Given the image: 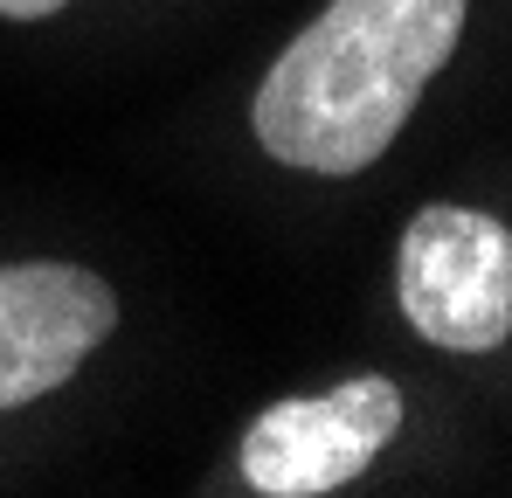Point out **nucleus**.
<instances>
[{
    "label": "nucleus",
    "mask_w": 512,
    "mask_h": 498,
    "mask_svg": "<svg viewBox=\"0 0 512 498\" xmlns=\"http://www.w3.org/2000/svg\"><path fill=\"white\" fill-rule=\"evenodd\" d=\"M56 7H70V0H0V14H7V21H49Z\"/></svg>",
    "instance_id": "nucleus-5"
},
{
    "label": "nucleus",
    "mask_w": 512,
    "mask_h": 498,
    "mask_svg": "<svg viewBox=\"0 0 512 498\" xmlns=\"http://www.w3.org/2000/svg\"><path fill=\"white\" fill-rule=\"evenodd\" d=\"M402 319L443 353H499L512 339V229L485 208L429 201L395 249Z\"/></svg>",
    "instance_id": "nucleus-2"
},
{
    "label": "nucleus",
    "mask_w": 512,
    "mask_h": 498,
    "mask_svg": "<svg viewBox=\"0 0 512 498\" xmlns=\"http://www.w3.org/2000/svg\"><path fill=\"white\" fill-rule=\"evenodd\" d=\"M118 326V291L84 263H0V415L56 395Z\"/></svg>",
    "instance_id": "nucleus-4"
},
{
    "label": "nucleus",
    "mask_w": 512,
    "mask_h": 498,
    "mask_svg": "<svg viewBox=\"0 0 512 498\" xmlns=\"http://www.w3.org/2000/svg\"><path fill=\"white\" fill-rule=\"evenodd\" d=\"M402 415L409 402L388 374H346L326 395L270 402L243 429V478L263 498H326L395 443Z\"/></svg>",
    "instance_id": "nucleus-3"
},
{
    "label": "nucleus",
    "mask_w": 512,
    "mask_h": 498,
    "mask_svg": "<svg viewBox=\"0 0 512 498\" xmlns=\"http://www.w3.org/2000/svg\"><path fill=\"white\" fill-rule=\"evenodd\" d=\"M464 7L471 0H333L256 83V146L326 180L374 166L457 56Z\"/></svg>",
    "instance_id": "nucleus-1"
}]
</instances>
